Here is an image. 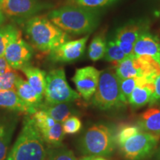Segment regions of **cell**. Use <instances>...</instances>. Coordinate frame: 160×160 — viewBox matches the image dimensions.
Segmentation results:
<instances>
[{
  "label": "cell",
  "instance_id": "6da1fadb",
  "mask_svg": "<svg viewBox=\"0 0 160 160\" xmlns=\"http://www.w3.org/2000/svg\"><path fill=\"white\" fill-rule=\"evenodd\" d=\"M48 19L67 33L81 35L90 33L99 25L97 9L68 5L54 9L48 13Z\"/></svg>",
  "mask_w": 160,
  "mask_h": 160
},
{
  "label": "cell",
  "instance_id": "7a4b0ae2",
  "mask_svg": "<svg viewBox=\"0 0 160 160\" xmlns=\"http://www.w3.org/2000/svg\"><path fill=\"white\" fill-rule=\"evenodd\" d=\"M25 31L31 45L45 53H50L70 39L68 33L60 29L48 17L37 16L30 18L25 23Z\"/></svg>",
  "mask_w": 160,
  "mask_h": 160
},
{
  "label": "cell",
  "instance_id": "3957f363",
  "mask_svg": "<svg viewBox=\"0 0 160 160\" xmlns=\"http://www.w3.org/2000/svg\"><path fill=\"white\" fill-rule=\"evenodd\" d=\"M47 150L39 130L31 117L24 120L22 128L6 160H45Z\"/></svg>",
  "mask_w": 160,
  "mask_h": 160
},
{
  "label": "cell",
  "instance_id": "277c9868",
  "mask_svg": "<svg viewBox=\"0 0 160 160\" xmlns=\"http://www.w3.org/2000/svg\"><path fill=\"white\" fill-rule=\"evenodd\" d=\"M92 103L103 111L118 109L125 106L121 99L119 79L115 70L107 68L101 71Z\"/></svg>",
  "mask_w": 160,
  "mask_h": 160
},
{
  "label": "cell",
  "instance_id": "5b68a950",
  "mask_svg": "<svg viewBox=\"0 0 160 160\" xmlns=\"http://www.w3.org/2000/svg\"><path fill=\"white\" fill-rule=\"evenodd\" d=\"M115 71L119 80L139 77L154 82L160 75V65L148 56L132 55L115 65Z\"/></svg>",
  "mask_w": 160,
  "mask_h": 160
},
{
  "label": "cell",
  "instance_id": "8992f818",
  "mask_svg": "<svg viewBox=\"0 0 160 160\" xmlns=\"http://www.w3.org/2000/svg\"><path fill=\"white\" fill-rule=\"evenodd\" d=\"M80 144L85 154L102 157L108 156L113 151L115 139L108 127L95 125L87 130Z\"/></svg>",
  "mask_w": 160,
  "mask_h": 160
},
{
  "label": "cell",
  "instance_id": "52a82bcc",
  "mask_svg": "<svg viewBox=\"0 0 160 160\" xmlns=\"http://www.w3.org/2000/svg\"><path fill=\"white\" fill-rule=\"evenodd\" d=\"M78 92L71 88L66 79L65 70L62 68L53 69L46 74L45 90V103L53 104L73 102L80 99Z\"/></svg>",
  "mask_w": 160,
  "mask_h": 160
},
{
  "label": "cell",
  "instance_id": "ba28073f",
  "mask_svg": "<svg viewBox=\"0 0 160 160\" xmlns=\"http://www.w3.org/2000/svg\"><path fill=\"white\" fill-rule=\"evenodd\" d=\"M159 137L141 131L122 144L120 148L128 160H142L154 152Z\"/></svg>",
  "mask_w": 160,
  "mask_h": 160
},
{
  "label": "cell",
  "instance_id": "9c48e42d",
  "mask_svg": "<svg viewBox=\"0 0 160 160\" xmlns=\"http://www.w3.org/2000/svg\"><path fill=\"white\" fill-rule=\"evenodd\" d=\"M51 7V5L39 0H2L0 4V9L5 17L17 21L29 19Z\"/></svg>",
  "mask_w": 160,
  "mask_h": 160
},
{
  "label": "cell",
  "instance_id": "30bf717a",
  "mask_svg": "<svg viewBox=\"0 0 160 160\" xmlns=\"http://www.w3.org/2000/svg\"><path fill=\"white\" fill-rule=\"evenodd\" d=\"M33 54V48L22 39L19 30L8 45L4 57L13 70H22L29 65Z\"/></svg>",
  "mask_w": 160,
  "mask_h": 160
},
{
  "label": "cell",
  "instance_id": "8fae6325",
  "mask_svg": "<svg viewBox=\"0 0 160 160\" xmlns=\"http://www.w3.org/2000/svg\"><path fill=\"white\" fill-rule=\"evenodd\" d=\"M101 71L93 66H87L76 70L72 78L78 93L85 101H89L94 95Z\"/></svg>",
  "mask_w": 160,
  "mask_h": 160
},
{
  "label": "cell",
  "instance_id": "7c38bea8",
  "mask_svg": "<svg viewBox=\"0 0 160 160\" xmlns=\"http://www.w3.org/2000/svg\"><path fill=\"white\" fill-rule=\"evenodd\" d=\"M89 35L79 39L68 41L49 53V59L55 62H71L82 57Z\"/></svg>",
  "mask_w": 160,
  "mask_h": 160
},
{
  "label": "cell",
  "instance_id": "4fadbf2b",
  "mask_svg": "<svg viewBox=\"0 0 160 160\" xmlns=\"http://www.w3.org/2000/svg\"><path fill=\"white\" fill-rule=\"evenodd\" d=\"M133 54L148 56L160 65V40L159 38L146 32L143 33L134 44Z\"/></svg>",
  "mask_w": 160,
  "mask_h": 160
},
{
  "label": "cell",
  "instance_id": "5bb4252c",
  "mask_svg": "<svg viewBox=\"0 0 160 160\" xmlns=\"http://www.w3.org/2000/svg\"><path fill=\"white\" fill-rule=\"evenodd\" d=\"M0 108L29 115L33 114L37 111V110L29 107L20 99L15 89L0 91Z\"/></svg>",
  "mask_w": 160,
  "mask_h": 160
},
{
  "label": "cell",
  "instance_id": "9a60e30c",
  "mask_svg": "<svg viewBox=\"0 0 160 160\" xmlns=\"http://www.w3.org/2000/svg\"><path fill=\"white\" fill-rule=\"evenodd\" d=\"M138 126L141 131L160 138V107H152L140 115Z\"/></svg>",
  "mask_w": 160,
  "mask_h": 160
},
{
  "label": "cell",
  "instance_id": "2e32d148",
  "mask_svg": "<svg viewBox=\"0 0 160 160\" xmlns=\"http://www.w3.org/2000/svg\"><path fill=\"white\" fill-rule=\"evenodd\" d=\"M15 91L26 105L37 111L40 108L43 98L39 97L28 82L25 81L21 77H18L16 81Z\"/></svg>",
  "mask_w": 160,
  "mask_h": 160
},
{
  "label": "cell",
  "instance_id": "e0dca14e",
  "mask_svg": "<svg viewBox=\"0 0 160 160\" xmlns=\"http://www.w3.org/2000/svg\"><path fill=\"white\" fill-rule=\"evenodd\" d=\"M39 109L44 110L57 122L60 123H62L68 118L77 113V111L72 102H62L53 105L45 102L42 104Z\"/></svg>",
  "mask_w": 160,
  "mask_h": 160
},
{
  "label": "cell",
  "instance_id": "ac0fdd59",
  "mask_svg": "<svg viewBox=\"0 0 160 160\" xmlns=\"http://www.w3.org/2000/svg\"><path fill=\"white\" fill-rule=\"evenodd\" d=\"M154 92V84L148 82L137 86L131 93L128 103L132 107L138 108L151 102Z\"/></svg>",
  "mask_w": 160,
  "mask_h": 160
},
{
  "label": "cell",
  "instance_id": "d6986e66",
  "mask_svg": "<svg viewBox=\"0 0 160 160\" xmlns=\"http://www.w3.org/2000/svg\"><path fill=\"white\" fill-rule=\"evenodd\" d=\"M145 32V29L142 25L138 24H128L118 30L113 40L117 45L131 44L134 45L140 36Z\"/></svg>",
  "mask_w": 160,
  "mask_h": 160
},
{
  "label": "cell",
  "instance_id": "ffe728a7",
  "mask_svg": "<svg viewBox=\"0 0 160 160\" xmlns=\"http://www.w3.org/2000/svg\"><path fill=\"white\" fill-rule=\"evenodd\" d=\"M21 71L25 73L28 83L35 90L38 95L43 98L46 85L45 72L38 68L31 67L30 65L24 68Z\"/></svg>",
  "mask_w": 160,
  "mask_h": 160
},
{
  "label": "cell",
  "instance_id": "44dd1931",
  "mask_svg": "<svg viewBox=\"0 0 160 160\" xmlns=\"http://www.w3.org/2000/svg\"><path fill=\"white\" fill-rule=\"evenodd\" d=\"M15 126V122L12 120L0 119V160H5L7 158Z\"/></svg>",
  "mask_w": 160,
  "mask_h": 160
},
{
  "label": "cell",
  "instance_id": "7402d4cb",
  "mask_svg": "<svg viewBox=\"0 0 160 160\" xmlns=\"http://www.w3.org/2000/svg\"><path fill=\"white\" fill-rule=\"evenodd\" d=\"M148 82H153L145 77H131L128 79L119 80L120 94L121 99L125 106L128 103V99L131 93L137 86Z\"/></svg>",
  "mask_w": 160,
  "mask_h": 160
},
{
  "label": "cell",
  "instance_id": "603a6c76",
  "mask_svg": "<svg viewBox=\"0 0 160 160\" xmlns=\"http://www.w3.org/2000/svg\"><path fill=\"white\" fill-rule=\"evenodd\" d=\"M107 48V41L104 34L99 33L92 39L88 48V57L93 62L102 59Z\"/></svg>",
  "mask_w": 160,
  "mask_h": 160
},
{
  "label": "cell",
  "instance_id": "cb8c5ba5",
  "mask_svg": "<svg viewBox=\"0 0 160 160\" xmlns=\"http://www.w3.org/2000/svg\"><path fill=\"white\" fill-rule=\"evenodd\" d=\"M45 142L51 145V147L62 145L63 138L65 137L62 123L57 122L53 127L40 132Z\"/></svg>",
  "mask_w": 160,
  "mask_h": 160
},
{
  "label": "cell",
  "instance_id": "d4e9b609",
  "mask_svg": "<svg viewBox=\"0 0 160 160\" xmlns=\"http://www.w3.org/2000/svg\"><path fill=\"white\" fill-rule=\"evenodd\" d=\"M126 57V55L123 53L119 46L115 42L114 40H110L107 43V48L104 56V59L106 61L113 63L115 65Z\"/></svg>",
  "mask_w": 160,
  "mask_h": 160
},
{
  "label": "cell",
  "instance_id": "484cf974",
  "mask_svg": "<svg viewBox=\"0 0 160 160\" xmlns=\"http://www.w3.org/2000/svg\"><path fill=\"white\" fill-rule=\"evenodd\" d=\"M18 31L19 30L12 25H7L0 28V57L5 56L8 45Z\"/></svg>",
  "mask_w": 160,
  "mask_h": 160
},
{
  "label": "cell",
  "instance_id": "4316f807",
  "mask_svg": "<svg viewBox=\"0 0 160 160\" xmlns=\"http://www.w3.org/2000/svg\"><path fill=\"white\" fill-rule=\"evenodd\" d=\"M47 160H77L71 150L62 145L55 146L47 149Z\"/></svg>",
  "mask_w": 160,
  "mask_h": 160
},
{
  "label": "cell",
  "instance_id": "83f0119b",
  "mask_svg": "<svg viewBox=\"0 0 160 160\" xmlns=\"http://www.w3.org/2000/svg\"><path fill=\"white\" fill-rule=\"evenodd\" d=\"M31 117L40 132L53 127L57 123L53 118L48 114L47 112L42 109L37 110Z\"/></svg>",
  "mask_w": 160,
  "mask_h": 160
},
{
  "label": "cell",
  "instance_id": "f1b7e54d",
  "mask_svg": "<svg viewBox=\"0 0 160 160\" xmlns=\"http://www.w3.org/2000/svg\"><path fill=\"white\" fill-rule=\"evenodd\" d=\"M117 1V0H68L71 5H79L91 9L106 7L115 3Z\"/></svg>",
  "mask_w": 160,
  "mask_h": 160
},
{
  "label": "cell",
  "instance_id": "f546056e",
  "mask_svg": "<svg viewBox=\"0 0 160 160\" xmlns=\"http://www.w3.org/2000/svg\"><path fill=\"white\" fill-rule=\"evenodd\" d=\"M19 77V76L13 69L1 76L0 77V91L14 90L16 81Z\"/></svg>",
  "mask_w": 160,
  "mask_h": 160
},
{
  "label": "cell",
  "instance_id": "4dcf8cb0",
  "mask_svg": "<svg viewBox=\"0 0 160 160\" xmlns=\"http://www.w3.org/2000/svg\"><path fill=\"white\" fill-rule=\"evenodd\" d=\"M140 131L141 129L138 125H125L119 130V133L116 137V141L119 145H121L128 139L137 134Z\"/></svg>",
  "mask_w": 160,
  "mask_h": 160
},
{
  "label": "cell",
  "instance_id": "1f68e13d",
  "mask_svg": "<svg viewBox=\"0 0 160 160\" xmlns=\"http://www.w3.org/2000/svg\"><path fill=\"white\" fill-rule=\"evenodd\" d=\"M65 134H74L82 128V122L76 116H71L62 123Z\"/></svg>",
  "mask_w": 160,
  "mask_h": 160
},
{
  "label": "cell",
  "instance_id": "d6a6232c",
  "mask_svg": "<svg viewBox=\"0 0 160 160\" xmlns=\"http://www.w3.org/2000/svg\"><path fill=\"white\" fill-rule=\"evenodd\" d=\"M154 92L150 104L153 105L156 102H160V75L156 78L154 82Z\"/></svg>",
  "mask_w": 160,
  "mask_h": 160
},
{
  "label": "cell",
  "instance_id": "836d02e7",
  "mask_svg": "<svg viewBox=\"0 0 160 160\" xmlns=\"http://www.w3.org/2000/svg\"><path fill=\"white\" fill-rule=\"evenodd\" d=\"M13 69L6 61L5 57H0V77Z\"/></svg>",
  "mask_w": 160,
  "mask_h": 160
},
{
  "label": "cell",
  "instance_id": "e575fe53",
  "mask_svg": "<svg viewBox=\"0 0 160 160\" xmlns=\"http://www.w3.org/2000/svg\"><path fill=\"white\" fill-rule=\"evenodd\" d=\"M5 15L4 14V13L2 11V10L0 9V26L5 22Z\"/></svg>",
  "mask_w": 160,
  "mask_h": 160
},
{
  "label": "cell",
  "instance_id": "d590c367",
  "mask_svg": "<svg viewBox=\"0 0 160 160\" xmlns=\"http://www.w3.org/2000/svg\"><path fill=\"white\" fill-rule=\"evenodd\" d=\"M154 160H160V147L159 148V149L157 150V151L156 152Z\"/></svg>",
  "mask_w": 160,
  "mask_h": 160
},
{
  "label": "cell",
  "instance_id": "8d00e7d4",
  "mask_svg": "<svg viewBox=\"0 0 160 160\" xmlns=\"http://www.w3.org/2000/svg\"><path fill=\"white\" fill-rule=\"evenodd\" d=\"M91 160H107V159H105V158L102 157H93V156H91Z\"/></svg>",
  "mask_w": 160,
  "mask_h": 160
},
{
  "label": "cell",
  "instance_id": "74e56055",
  "mask_svg": "<svg viewBox=\"0 0 160 160\" xmlns=\"http://www.w3.org/2000/svg\"><path fill=\"white\" fill-rule=\"evenodd\" d=\"M79 160H91V156H88V157H85L81 158Z\"/></svg>",
  "mask_w": 160,
  "mask_h": 160
},
{
  "label": "cell",
  "instance_id": "f35d334b",
  "mask_svg": "<svg viewBox=\"0 0 160 160\" xmlns=\"http://www.w3.org/2000/svg\"><path fill=\"white\" fill-rule=\"evenodd\" d=\"M2 0H0V4H1V2H2Z\"/></svg>",
  "mask_w": 160,
  "mask_h": 160
}]
</instances>
